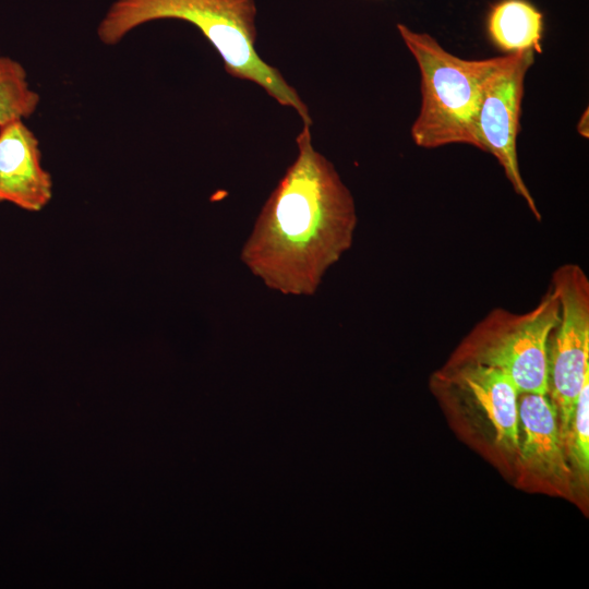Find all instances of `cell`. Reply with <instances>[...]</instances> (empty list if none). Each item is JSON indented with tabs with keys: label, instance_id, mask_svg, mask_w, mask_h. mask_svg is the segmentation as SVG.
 Returning <instances> with one entry per match:
<instances>
[{
	"label": "cell",
	"instance_id": "cell-1",
	"mask_svg": "<svg viewBox=\"0 0 589 589\" xmlns=\"http://www.w3.org/2000/svg\"><path fill=\"white\" fill-rule=\"evenodd\" d=\"M310 127L298 134V155L241 250L251 273L283 294H314L326 271L350 249L358 221L349 189L313 147Z\"/></svg>",
	"mask_w": 589,
	"mask_h": 589
},
{
	"label": "cell",
	"instance_id": "cell-2",
	"mask_svg": "<svg viewBox=\"0 0 589 589\" xmlns=\"http://www.w3.org/2000/svg\"><path fill=\"white\" fill-rule=\"evenodd\" d=\"M255 15L254 0H117L100 21L97 36L105 45H117L152 21L189 22L218 51L229 75L257 84L277 103L294 109L304 124L312 125L297 91L256 52Z\"/></svg>",
	"mask_w": 589,
	"mask_h": 589
},
{
	"label": "cell",
	"instance_id": "cell-3",
	"mask_svg": "<svg viewBox=\"0 0 589 589\" xmlns=\"http://www.w3.org/2000/svg\"><path fill=\"white\" fill-rule=\"evenodd\" d=\"M421 76V107L411 127L416 145L436 148L468 144L479 148L476 119L486 80L502 57L461 59L426 33L397 24Z\"/></svg>",
	"mask_w": 589,
	"mask_h": 589
},
{
	"label": "cell",
	"instance_id": "cell-4",
	"mask_svg": "<svg viewBox=\"0 0 589 589\" xmlns=\"http://www.w3.org/2000/svg\"><path fill=\"white\" fill-rule=\"evenodd\" d=\"M558 318V302L549 289L525 313L496 308L465 337L449 363L496 368L519 394L549 393V341Z\"/></svg>",
	"mask_w": 589,
	"mask_h": 589
},
{
	"label": "cell",
	"instance_id": "cell-5",
	"mask_svg": "<svg viewBox=\"0 0 589 589\" xmlns=\"http://www.w3.org/2000/svg\"><path fill=\"white\" fill-rule=\"evenodd\" d=\"M550 289L558 302V318L549 341V393L565 438L577 398L589 380V279L575 263L558 266Z\"/></svg>",
	"mask_w": 589,
	"mask_h": 589
},
{
	"label": "cell",
	"instance_id": "cell-6",
	"mask_svg": "<svg viewBox=\"0 0 589 589\" xmlns=\"http://www.w3.org/2000/svg\"><path fill=\"white\" fill-rule=\"evenodd\" d=\"M533 61V50L502 57L483 87L476 130L479 149L497 159L516 194L525 200L532 215L541 220V213L521 177L517 157L525 77Z\"/></svg>",
	"mask_w": 589,
	"mask_h": 589
},
{
	"label": "cell",
	"instance_id": "cell-7",
	"mask_svg": "<svg viewBox=\"0 0 589 589\" xmlns=\"http://www.w3.org/2000/svg\"><path fill=\"white\" fill-rule=\"evenodd\" d=\"M433 384L450 402L478 417L500 448L518 452L519 393L504 372L479 363H448Z\"/></svg>",
	"mask_w": 589,
	"mask_h": 589
},
{
	"label": "cell",
	"instance_id": "cell-8",
	"mask_svg": "<svg viewBox=\"0 0 589 589\" xmlns=\"http://www.w3.org/2000/svg\"><path fill=\"white\" fill-rule=\"evenodd\" d=\"M52 197L50 173L41 165L39 142L23 119L0 123V202L41 211Z\"/></svg>",
	"mask_w": 589,
	"mask_h": 589
},
{
	"label": "cell",
	"instance_id": "cell-9",
	"mask_svg": "<svg viewBox=\"0 0 589 589\" xmlns=\"http://www.w3.org/2000/svg\"><path fill=\"white\" fill-rule=\"evenodd\" d=\"M518 419L522 440L518 452L534 474L564 483L573 474L560 432L557 412L548 394H519Z\"/></svg>",
	"mask_w": 589,
	"mask_h": 589
},
{
	"label": "cell",
	"instance_id": "cell-10",
	"mask_svg": "<svg viewBox=\"0 0 589 589\" xmlns=\"http://www.w3.org/2000/svg\"><path fill=\"white\" fill-rule=\"evenodd\" d=\"M491 40L505 51L541 53L543 14L527 0H501L488 15Z\"/></svg>",
	"mask_w": 589,
	"mask_h": 589
},
{
	"label": "cell",
	"instance_id": "cell-11",
	"mask_svg": "<svg viewBox=\"0 0 589 589\" xmlns=\"http://www.w3.org/2000/svg\"><path fill=\"white\" fill-rule=\"evenodd\" d=\"M39 95L29 87L24 67L16 60L0 56V123L32 116Z\"/></svg>",
	"mask_w": 589,
	"mask_h": 589
},
{
	"label": "cell",
	"instance_id": "cell-12",
	"mask_svg": "<svg viewBox=\"0 0 589 589\" xmlns=\"http://www.w3.org/2000/svg\"><path fill=\"white\" fill-rule=\"evenodd\" d=\"M565 450L572 471L587 480L589 471V380L577 398L573 419L565 438Z\"/></svg>",
	"mask_w": 589,
	"mask_h": 589
}]
</instances>
